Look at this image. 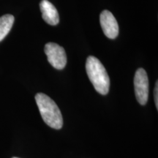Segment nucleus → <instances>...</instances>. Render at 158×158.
<instances>
[{
  "label": "nucleus",
  "mask_w": 158,
  "mask_h": 158,
  "mask_svg": "<svg viewBox=\"0 0 158 158\" xmlns=\"http://www.w3.org/2000/svg\"><path fill=\"white\" fill-rule=\"evenodd\" d=\"M86 73L98 93L106 95L109 92L110 78L105 67L98 58L89 56L86 62Z\"/></svg>",
  "instance_id": "f257e3e1"
},
{
  "label": "nucleus",
  "mask_w": 158,
  "mask_h": 158,
  "mask_svg": "<svg viewBox=\"0 0 158 158\" xmlns=\"http://www.w3.org/2000/svg\"><path fill=\"white\" fill-rule=\"evenodd\" d=\"M35 101L43 121L54 129H61L63 126L62 115L56 102L43 93H37Z\"/></svg>",
  "instance_id": "f03ea898"
},
{
  "label": "nucleus",
  "mask_w": 158,
  "mask_h": 158,
  "mask_svg": "<svg viewBox=\"0 0 158 158\" xmlns=\"http://www.w3.org/2000/svg\"><path fill=\"white\" fill-rule=\"evenodd\" d=\"M134 87L138 102L142 106L147 104L149 97V79L144 69L139 68L136 70L134 77Z\"/></svg>",
  "instance_id": "7ed1b4c3"
},
{
  "label": "nucleus",
  "mask_w": 158,
  "mask_h": 158,
  "mask_svg": "<svg viewBox=\"0 0 158 158\" xmlns=\"http://www.w3.org/2000/svg\"><path fill=\"white\" fill-rule=\"evenodd\" d=\"M45 53L50 64L57 70H62L67 64V56L64 49L54 43L45 45Z\"/></svg>",
  "instance_id": "20e7f679"
},
{
  "label": "nucleus",
  "mask_w": 158,
  "mask_h": 158,
  "mask_svg": "<svg viewBox=\"0 0 158 158\" xmlns=\"http://www.w3.org/2000/svg\"><path fill=\"white\" fill-rule=\"evenodd\" d=\"M100 25L105 35L110 39H115L118 35V25L114 15L108 10H103L100 16Z\"/></svg>",
  "instance_id": "39448f33"
},
{
  "label": "nucleus",
  "mask_w": 158,
  "mask_h": 158,
  "mask_svg": "<svg viewBox=\"0 0 158 158\" xmlns=\"http://www.w3.org/2000/svg\"><path fill=\"white\" fill-rule=\"evenodd\" d=\"M43 19L48 24L55 26L59 22L58 11L53 4L48 0H42L40 3Z\"/></svg>",
  "instance_id": "423d86ee"
},
{
  "label": "nucleus",
  "mask_w": 158,
  "mask_h": 158,
  "mask_svg": "<svg viewBox=\"0 0 158 158\" xmlns=\"http://www.w3.org/2000/svg\"><path fill=\"white\" fill-rule=\"evenodd\" d=\"M14 16L7 14L0 17V42L7 36L14 23Z\"/></svg>",
  "instance_id": "0eeeda50"
},
{
  "label": "nucleus",
  "mask_w": 158,
  "mask_h": 158,
  "mask_svg": "<svg viewBox=\"0 0 158 158\" xmlns=\"http://www.w3.org/2000/svg\"><path fill=\"white\" fill-rule=\"evenodd\" d=\"M154 97H155V102L156 105V108L158 109V81H157L155 84V90H154Z\"/></svg>",
  "instance_id": "6e6552de"
},
{
  "label": "nucleus",
  "mask_w": 158,
  "mask_h": 158,
  "mask_svg": "<svg viewBox=\"0 0 158 158\" xmlns=\"http://www.w3.org/2000/svg\"><path fill=\"white\" fill-rule=\"evenodd\" d=\"M13 158H19V157H13Z\"/></svg>",
  "instance_id": "1a4fd4ad"
}]
</instances>
